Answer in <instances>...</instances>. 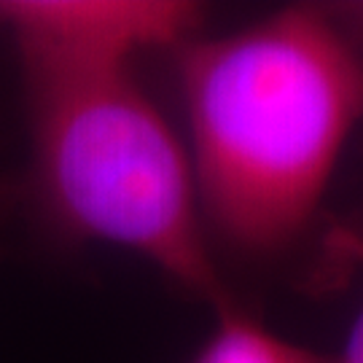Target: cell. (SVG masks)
<instances>
[{"mask_svg":"<svg viewBox=\"0 0 363 363\" xmlns=\"http://www.w3.org/2000/svg\"><path fill=\"white\" fill-rule=\"evenodd\" d=\"M181 94L202 216L245 253L288 247L363 121L361 54L320 11L286 9L181 46Z\"/></svg>","mask_w":363,"mask_h":363,"instance_id":"obj_1","label":"cell"},{"mask_svg":"<svg viewBox=\"0 0 363 363\" xmlns=\"http://www.w3.org/2000/svg\"><path fill=\"white\" fill-rule=\"evenodd\" d=\"M25 84L33 183L54 226L132 250L194 296L229 307L189 151L132 70L33 73Z\"/></svg>","mask_w":363,"mask_h":363,"instance_id":"obj_2","label":"cell"},{"mask_svg":"<svg viewBox=\"0 0 363 363\" xmlns=\"http://www.w3.org/2000/svg\"><path fill=\"white\" fill-rule=\"evenodd\" d=\"M0 30L22 73L132 70L151 49H181L199 30L186 0H0Z\"/></svg>","mask_w":363,"mask_h":363,"instance_id":"obj_3","label":"cell"},{"mask_svg":"<svg viewBox=\"0 0 363 363\" xmlns=\"http://www.w3.org/2000/svg\"><path fill=\"white\" fill-rule=\"evenodd\" d=\"M218 312V325L191 363H331V355L307 350L274 334L259 320L237 312L232 304Z\"/></svg>","mask_w":363,"mask_h":363,"instance_id":"obj_4","label":"cell"},{"mask_svg":"<svg viewBox=\"0 0 363 363\" xmlns=\"http://www.w3.org/2000/svg\"><path fill=\"white\" fill-rule=\"evenodd\" d=\"M331 363H363V307L358 312V318L352 320L339 352L331 355Z\"/></svg>","mask_w":363,"mask_h":363,"instance_id":"obj_5","label":"cell"},{"mask_svg":"<svg viewBox=\"0 0 363 363\" xmlns=\"http://www.w3.org/2000/svg\"><path fill=\"white\" fill-rule=\"evenodd\" d=\"M355 11H358V16H363V3H358V6H355Z\"/></svg>","mask_w":363,"mask_h":363,"instance_id":"obj_6","label":"cell"},{"mask_svg":"<svg viewBox=\"0 0 363 363\" xmlns=\"http://www.w3.org/2000/svg\"><path fill=\"white\" fill-rule=\"evenodd\" d=\"M0 205H3V196H0Z\"/></svg>","mask_w":363,"mask_h":363,"instance_id":"obj_7","label":"cell"}]
</instances>
